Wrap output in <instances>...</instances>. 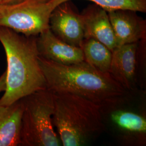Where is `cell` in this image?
I'll use <instances>...</instances> for the list:
<instances>
[{"label": "cell", "mask_w": 146, "mask_h": 146, "mask_svg": "<svg viewBox=\"0 0 146 146\" xmlns=\"http://www.w3.org/2000/svg\"><path fill=\"white\" fill-rule=\"evenodd\" d=\"M84 61L104 73L110 72L112 52L104 44L93 38H84L81 47Z\"/></svg>", "instance_id": "13"}, {"label": "cell", "mask_w": 146, "mask_h": 146, "mask_svg": "<svg viewBox=\"0 0 146 146\" xmlns=\"http://www.w3.org/2000/svg\"><path fill=\"white\" fill-rule=\"evenodd\" d=\"M54 9L49 0H23L11 5H0V27L27 36H37L49 27Z\"/></svg>", "instance_id": "5"}, {"label": "cell", "mask_w": 146, "mask_h": 146, "mask_svg": "<svg viewBox=\"0 0 146 146\" xmlns=\"http://www.w3.org/2000/svg\"><path fill=\"white\" fill-rule=\"evenodd\" d=\"M49 27L64 42L81 47L84 37L81 14L75 10L70 1L62 3L52 11Z\"/></svg>", "instance_id": "6"}, {"label": "cell", "mask_w": 146, "mask_h": 146, "mask_svg": "<svg viewBox=\"0 0 146 146\" xmlns=\"http://www.w3.org/2000/svg\"><path fill=\"white\" fill-rule=\"evenodd\" d=\"M38 61L47 88L52 92L75 94L101 107L117 104L129 92L110 73L100 71L86 61L63 64L39 56Z\"/></svg>", "instance_id": "1"}, {"label": "cell", "mask_w": 146, "mask_h": 146, "mask_svg": "<svg viewBox=\"0 0 146 146\" xmlns=\"http://www.w3.org/2000/svg\"><path fill=\"white\" fill-rule=\"evenodd\" d=\"M22 100L9 106L0 105V146H20Z\"/></svg>", "instance_id": "11"}, {"label": "cell", "mask_w": 146, "mask_h": 146, "mask_svg": "<svg viewBox=\"0 0 146 146\" xmlns=\"http://www.w3.org/2000/svg\"><path fill=\"white\" fill-rule=\"evenodd\" d=\"M37 46L41 57L54 62L71 64L84 61L81 48L64 42L50 28L37 36Z\"/></svg>", "instance_id": "7"}, {"label": "cell", "mask_w": 146, "mask_h": 146, "mask_svg": "<svg viewBox=\"0 0 146 146\" xmlns=\"http://www.w3.org/2000/svg\"><path fill=\"white\" fill-rule=\"evenodd\" d=\"M6 84V72L0 76V93L5 92Z\"/></svg>", "instance_id": "15"}, {"label": "cell", "mask_w": 146, "mask_h": 146, "mask_svg": "<svg viewBox=\"0 0 146 146\" xmlns=\"http://www.w3.org/2000/svg\"><path fill=\"white\" fill-rule=\"evenodd\" d=\"M23 0H1V5H11L21 2Z\"/></svg>", "instance_id": "16"}, {"label": "cell", "mask_w": 146, "mask_h": 146, "mask_svg": "<svg viewBox=\"0 0 146 146\" xmlns=\"http://www.w3.org/2000/svg\"><path fill=\"white\" fill-rule=\"evenodd\" d=\"M0 42L7 63L5 89L0 99V105L9 106L47 88L38 61L37 36H27L0 27Z\"/></svg>", "instance_id": "2"}, {"label": "cell", "mask_w": 146, "mask_h": 146, "mask_svg": "<svg viewBox=\"0 0 146 146\" xmlns=\"http://www.w3.org/2000/svg\"><path fill=\"white\" fill-rule=\"evenodd\" d=\"M71 0H49V3L54 9L58 5ZM94 2L107 11L116 10L146 12V0H87Z\"/></svg>", "instance_id": "14"}, {"label": "cell", "mask_w": 146, "mask_h": 146, "mask_svg": "<svg viewBox=\"0 0 146 146\" xmlns=\"http://www.w3.org/2000/svg\"><path fill=\"white\" fill-rule=\"evenodd\" d=\"M110 117L112 122L127 135L146 140V119L143 116L125 110H116L111 112Z\"/></svg>", "instance_id": "12"}, {"label": "cell", "mask_w": 146, "mask_h": 146, "mask_svg": "<svg viewBox=\"0 0 146 146\" xmlns=\"http://www.w3.org/2000/svg\"><path fill=\"white\" fill-rule=\"evenodd\" d=\"M80 14L84 38L97 40L113 52L117 44L107 11L94 5L87 7Z\"/></svg>", "instance_id": "9"}, {"label": "cell", "mask_w": 146, "mask_h": 146, "mask_svg": "<svg viewBox=\"0 0 146 146\" xmlns=\"http://www.w3.org/2000/svg\"><path fill=\"white\" fill-rule=\"evenodd\" d=\"M131 10L107 11L117 47L138 42L146 37V22Z\"/></svg>", "instance_id": "8"}, {"label": "cell", "mask_w": 146, "mask_h": 146, "mask_svg": "<svg viewBox=\"0 0 146 146\" xmlns=\"http://www.w3.org/2000/svg\"><path fill=\"white\" fill-rule=\"evenodd\" d=\"M20 146H59L61 141L54 128L52 91L37 90L22 99Z\"/></svg>", "instance_id": "4"}, {"label": "cell", "mask_w": 146, "mask_h": 146, "mask_svg": "<svg viewBox=\"0 0 146 146\" xmlns=\"http://www.w3.org/2000/svg\"><path fill=\"white\" fill-rule=\"evenodd\" d=\"M0 5H1V0H0Z\"/></svg>", "instance_id": "17"}, {"label": "cell", "mask_w": 146, "mask_h": 146, "mask_svg": "<svg viewBox=\"0 0 146 146\" xmlns=\"http://www.w3.org/2000/svg\"><path fill=\"white\" fill-rule=\"evenodd\" d=\"M137 42L118 46L112 52L110 73L128 91L135 84Z\"/></svg>", "instance_id": "10"}, {"label": "cell", "mask_w": 146, "mask_h": 146, "mask_svg": "<svg viewBox=\"0 0 146 146\" xmlns=\"http://www.w3.org/2000/svg\"><path fill=\"white\" fill-rule=\"evenodd\" d=\"M52 93V122L62 146H84L105 131L100 106L75 94Z\"/></svg>", "instance_id": "3"}]
</instances>
